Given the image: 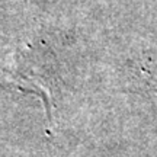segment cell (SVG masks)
<instances>
[{
  "label": "cell",
  "mask_w": 157,
  "mask_h": 157,
  "mask_svg": "<svg viewBox=\"0 0 157 157\" xmlns=\"http://www.w3.org/2000/svg\"><path fill=\"white\" fill-rule=\"evenodd\" d=\"M0 87L38 96L45 106L48 121L58 92L57 60L44 44L29 45L15 56L10 67H0Z\"/></svg>",
  "instance_id": "obj_1"
}]
</instances>
